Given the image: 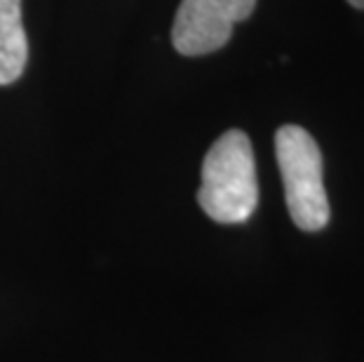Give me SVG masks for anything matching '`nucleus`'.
Returning a JSON list of instances; mask_svg holds the SVG:
<instances>
[{
  "instance_id": "1",
  "label": "nucleus",
  "mask_w": 364,
  "mask_h": 362,
  "mask_svg": "<svg viewBox=\"0 0 364 362\" xmlns=\"http://www.w3.org/2000/svg\"><path fill=\"white\" fill-rule=\"evenodd\" d=\"M198 203L209 219L219 223H242L257 210V160L242 129L223 132L207 151Z\"/></svg>"
},
{
  "instance_id": "2",
  "label": "nucleus",
  "mask_w": 364,
  "mask_h": 362,
  "mask_svg": "<svg viewBox=\"0 0 364 362\" xmlns=\"http://www.w3.org/2000/svg\"><path fill=\"white\" fill-rule=\"evenodd\" d=\"M287 207L301 230H322L329 223V200L322 179L320 146L299 125H284L275 134Z\"/></svg>"
},
{
  "instance_id": "3",
  "label": "nucleus",
  "mask_w": 364,
  "mask_h": 362,
  "mask_svg": "<svg viewBox=\"0 0 364 362\" xmlns=\"http://www.w3.org/2000/svg\"><path fill=\"white\" fill-rule=\"evenodd\" d=\"M257 0H181L172 26V43L186 57L221 50L233 26L254 12Z\"/></svg>"
},
{
  "instance_id": "4",
  "label": "nucleus",
  "mask_w": 364,
  "mask_h": 362,
  "mask_svg": "<svg viewBox=\"0 0 364 362\" xmlns=\"http://www.w3.org/2000/svg\"><path fill=\"white\" fill-rule=\"evenodd\" d=\"M28 41L21 24V0H0V85H10L24 73Z\"/></svg>"
},
{
  "instance_id": "5",
  "label": "nucleus",
  "mask_w": 364,
  "mask_h": 362,
  "mask_svg": "<svg viewBox=\"0 0 364 362\" xmlns=\"http://www.w3.org/2000/svg\"><path fill=\"white\" fill-rule=\"evenodd\" d=\"M348 3H350L353 7H360V10L364 7V0H348Z\"/></svg>"
}]
</instances>
